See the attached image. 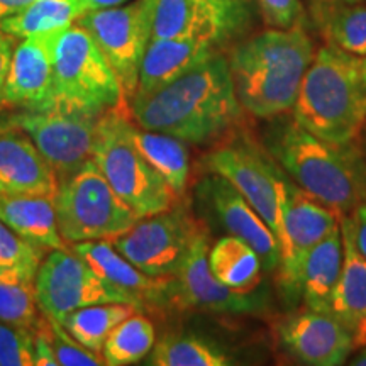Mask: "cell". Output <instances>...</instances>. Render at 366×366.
Listing matches in <instances>:
<instances>
[{"mask_svg": "<svg viewBox=\"0 0 366 366\" xmlns=\"http://www.w3.org/2000/svg\"><path fill=\"white\" fill-rule=\"evenodd\" d=\"M268 153L295 185L347 216L366 200V153L356 143H332L292 119L273 127Z\"/></svg>", "mask_w": 366, "mask_h": 366, "instance_id": "cell-3", "label": "cell"}, {"mask_svg": "<svg viewBox=\"0 0 366 366\" xmlns=\"http://www.w3.org/2000/svg\"><path fill=\"white\" fill-rule=\"evenodd\" d=\"M254 4L267 27L288 29L304 22L300 0H254Z\"/></svg>", "mask_w": 366, "mask_h": 366, "instance_id": "cell-36", "label": "cell"}, {"mask_svg": "<svg viewBox=\"0 0 366 366\" xmlns=\"http://www.w3.org/2000/svg\"><path fill=\"white\" fill-rule=\"evenodd\" d=\"M314 53L304 22L288 29L268 27L237 43L227 61L242 109L259 119L292 111Z\"/></svg>", "mask_w": 366, "mask_h": 366, "instance_id": "cell-2", "label": "cell"}, {"mask_svg": "<svg viewBox=\"0 0 366 366\" xmlns=\"http://www.w3.org/2000/svg\"><path fill=\"white\" fill-rule=\"evenodd\" d=\"M363 136H365V148H366V127H365V131H363Z\"/></svg>", "mask_w": 366, "mask_h": 366, "instance_id": "cell-43", "label": "cell"}, {"mask_svg": "<svg viewBox=\"0 0 366 366\" xmlns=\"http://www.w3.org/2000/svg\"><path fill=\"white\" fill-rule=\"evenodd\" d=\"M314 19L327 43L342 51L366 56V4L345 2L312 9Z\"/></svg>", "mask_w": 366, "mask_h": 366, "instance_id": "cell-30", "label": "cell"}, {"mask_svg": "<svg viewBox=\"0 0 366 366\" xmlns=\"http://www.w3.org/2000/svg\"><path fill=\"white\" fill-rule=\"evenodd\" d=\"M232 361L217 345L192 334H168L154 342L151 366H227Z\"/></svg>", "mask_w": 366, "mask_h": 366, "instance_id": "cell-31", "label": "cell"}, {"mask_svg": "<svg viewBox=\"0 0 366 366\" xmlns=\"http://www.w3.org/2000/svg\"><path fill=\"white\" fill-rule=\"evenodd\" d=\"M86 12L85 0H34L21 12L0 21V27L16 39H24L70 27Z\"/></svg>", "mask_w": 366, "mask_h": 366, "instance_id": "cell-27", "label": "cell"}, {"mask_svg": "<svg viewBox=\"0 0 366 366\" xmlns=\"http://www.w3.org/2000/svg\"><path fill=\"white\" fill-rule=\"evenodd\" d=\"M209 268L219 282L244 294L258 290L264 272L262 258L248 242L229 234L209 248Z\"/></svg>", "mask_w": 366, "mask_h": 366, "instance_id": "cell-26", "label": "cell"}, {"mask_svg": "<svg viewBox=\"0 0 366 366\" xmlns=\"http://www.w3.org/2000/svg\"><path fill=\"white\" fill-rule=\"evenodd\" d=\"M126 132L141 157L158 172L170 189L178 197L185 194L190 175V157L185 141L164 132L144 129L132 121L131 114L126 117Z\"/></svg>", "mask_w": 366, "mask_h": 366, "instance_id": "cell-25", "label": "cell"}, {"mask_svg": "<svg viewBox=\"0 0 366 366\" xmlns=\"http://www.w3.org/2000/svg\"><path fill=\"white\" fill-rule=\"evenodd\" d=\"M253 0H157L153 39H194L221 48L253 22Z\"/></svg>", "mask_w": 366, "mask_h": 366, "instance_id": "cell-13", "label": "cell"}, {"mask_svg": "<svg viewBox=\"0 0 366 366\" xmlns=\"http://www.w3.org/2000/svg\"><path fill=\"white\" fill-rule=\"evenodd\" d=\"M207 231L187 205L139 219L124 234L109 242L126 259L151 277H173L197 237Z\"/></svg>", "mask_w": 366, "mask_h": 366, "instance_id": "cell-10", "label": "cell"}, {"mask_svg": "<svg viewBox=\"0 0 366 366\" xmlns=\"http://www.w3.org/2000/svg\"><path fill=\"white\" fill-rule=\"evenodd\" d=\"M345 263L341 226L315 244L305 258L300 277V294L309 309L332 314V302Z\"/></svg>", "mask_w": 366, "mask_h": 366, "instance_id": "cell-23", "label": "cell"}, {"mask_svg": "<svg viewBox=\"0 0 366 366\" xmlns=\"http://www.w3.org/2000/svg\"><path fill=\"white\" fill-rule=\"evenodd\" d=\"M347 224H350L356 249L366 258V200L355 207L351 216H347Z\"/></svg>", "mask_w": 366, "mask_h": 366, "instance_id": "cell-37", "label": "cell"}, {"mask_svg": "<svg viewBox=\"0 0 366 366\" xmlns=\"http://www.w3.org/2000/svg\"><path fill=\"white\" fill-rule=\"evenodd\" d=\"M217 51L219 48L204 41L151 39L141 61L134 97L162 89Z\"/></svg>", "mask_w": 366, "mask_h": 366, "instance_id": "cell-21", "label": "cell"}, {"mask_svg": "<svg viewBox=\"0 0 366 366\" xmlns=\"http://www.w3.org/2000/svg\"><path fill=\"white\" fill-rule=\"evenodd\" d=\"M129 112L137 126L190 144L221 139L244 116L229 61L219 51L162 89L132 99Z\"/></svg>", "mask_w": 366, "mask_h": 366, "instance_id": "cell-1", "label": "cell"}, {"mask_svg": "<svg viewBox=\"0 0 366 366\" xmlns=\"http://www.w3.org/2000/svg\"><path fill=\"white\" fill-rule=\"evenodd\" d=\"M44 249L22 239L0 219V268H19L38 273Z\"/></svg>", "mask_w": 366, "mask_h": 366, "instance_id": "cell-33", "label": "cell"}, {"mask_svg": "<svg viewBox=\"0 0 366 366\" xmlns=\"http://www.w3.org/2000/svg\"><path fill=\"white\" fill-rule=\"evenodd\" d=\"M340 226V214L315 199L288 178V197L283 210L280 264L277 285L283 302L294 307L302 299L300 277L305 258L315 244Z\"/></svg>", "mask_w": 366, "mask_h": 366, "instance_id": "cell-12", "label": "cell"}, {"mask_svg": "<svg viewBox=\"0 0 366 366\" xmlns=\"http://www.w3.org/2000/svg\"><path fill=\"white\" fill-rule=\"evenodd\" d=\"M297 124L332 143H356L366 127V56L326 44L314 53L292 107Z\"/></svg>", "mask_w": 366, "mask_h": 366, "instance_id": "cell-4", "label": "cell"}, {"mask_svg": "<svg viewBox=\"0 0 366 366\" xmlns=\"http://www.w3.org/2000/svg\"><path fill=\"white\" fill-rule=\"evenodd\" d=\"M0 366H36L34 334L0 320Z\"/></svg>", "mask_w": 366, "mask_h": 366, "instance_id": "cell-35", "label": "cell"}, {"mask_svg": "<svg viewBox=\"0 0 366 366\" xmlns=\"http://www.w3.org/2000/svg\"><path fill=\"white\" fill-rule=\"evenodd\" d=\"M49 340L56 356L58 365L61 366H102L105 361L102 355L94 353L81 346L70 332L63 327L58 319L49 317Z\"/></svg>", "mask_w": 366, "mask_h": 366, "instance_id": "cell-34", "label": "cell"}, {"mask_svg": "<svg viewBox=\"0 0 366 366\" xmlns=\"http://www.w3.org/2000/svg\"><path fill=\"white\" fill-rule=\"evenodd\" d=\"M345 263L332 302V315L350 331L355 350L366 346V258L356 249L347 216H340Z\"/></svg>", "mask_w": 366, "mask_h": 366, "instance_id": "cell-22", "label": "cell"}, {"mask_svg": "<svg viewBox=\"0 0 366 366\" xmlns=\"http://www.w3.org/2000/svg\"><path fill=\"white\" fill-rule=\"evenodd\" d=\"M157 331L146 315L136 312L114 327L104 342L102 358L109 366L136 365L149 356Z\"/></svg>", "mask_w": 366, "mask_h": 366, "instance_id": "cell-32", "label": "cell"}, {"mask_svg": "<svg viewBox=\"0 0 366 366\" xmlns=\"http://www.w3.org/2000/svg\"><path fill=\"white\" fill-rule=\"evenodd\" d=\"M351 363H353L355 366H366V346L361 347V351L355 356Z\"/></svg>", "mask_w": 366, "mask_h": 366, "instance_id": "cell-42", "label": "cell"}, {"mask_svg": "<svg viewBox=\"0 0 366 366\" xmlns=\"http://www.w3.org/2000/svg\"><path fill=\"white\" fill-rule=\"evenodd\" d=\"M129 0H85L89 11H95V9H107V7H117L122 4H127Z\"/></svg>", "mask_w": 366, "mask_h": 366, "instance_id": "cell-40", "label": "cell"}, {"mask_svg": "<svg viewBox=\"0 0 366 366\" xmlns=\"http://www.w3.org/2000/svg\"><path fill=\"white\" fill-rule=\"evenodd\" d=\"M36 295L46 315L61 320L71 310L104 302L132 304L73 249H51L36 273ZM134 305V304H132Z\"/></svg>", "mask_w": 366, "mask_h": 366, "instance_id": "cell-14", "label": "cell"}, {"mask_svg": "<svg viewBox=\"0 0 366 366\" xmlns=\"http://www.w3.org/2000/svg\"><path fill=\"white\" fill-rule=\"evenodd\" d=\"M71 249L80 254L104 280H107L139 310L149 307L163 309L172 305V277H151L136 268L109 241H85L71 244Z\"/></svg>", "mask_w": 366, "mask_h": 366, "instance_id": "cell-19", "label": "cell"}, {"mask_svg": "<svg viewBox=\"0 0 366 366\" xmlns=\"http://www.w3.org/2000/svg\"><path fill=\"white\" fill-rule=\"evenodd\" d=\"M44 319L36 295V274L0 268V320L36 332Z\"/></svg>", "mask_w": 366, "mask_h": 366, "instance_id": "cell-28", "label": "cell"}, {"mask_svg": "<svg viewBox=\"0 0 366 366\" xmlns=\"http://www.w3.org/2000/svg\"><path fill=\"white\" fill-rule=\"evenodd\" d=\"M0 219L41 249H70L58 231L54 197L0 194Z\"/></svg>", "mask_w": 366, "mask_h": 366, "instance_id": "cell-24", "label": "cell"}, {"mask_svg": "<svg viewBox=\"0 0 366 366\" xmlns=\"http://www.w3.org/2000/svg\"><path fill=\"white\" fill-rule=\"evenodd\" d=\"M310 2H312V9H320V7H329V6H334V4L360 2V0H310Z\"/></svg>", "mask_w": 366, "mask_h": 366, "instance_id": "cell-41", "label": "cell"}, {"mask_svg": "<svg viewBox=\"0 0 366 366\" xmlns=\"http://www.w3.org/2000/svg\"><path fill=\"white\" fill-rule=\"evenodd\" d=\"M154 4L157 0H134L117 7L95 9L76 21L111 63L127 105L136 94L141 61L153 39Z\"/></svg>", "mask_w": 366, "mask_h": 366, "instance_id": "cell-9", "label": "cell"}, {"mask_svg": "<svg viewBox=\"0 0 366 366\" xmlns=\"http://www.w3.org/2000/svg\"><path fill=\"white\" fill-rule=\"evenodd\" d=\"M61 33L34 34L16 46L4 86V109H44L53 102L54 54Z\"/></svg>", "mask_w": 366, "mask_h": 366, "instance_id": "cell-16", "label": "cell"}, {"mask_svg": "<svg viewBox=\"0 0 366 366\" xmlns=\"http://www.w3.org/2000/svg\"><path fill=\"white\" fill-rule=\"evenodd\" d=\"M209 232L197 237L172 277V307L217 314H256L268 307L267 292H236L217 280L209 268Z\"/></svg>", "mask_w": 366, "mask_h": 366, "instance_id": "cell-15", "label": "cell"}, {"mask_svg": "<svg viewBox=\"0 0 366 366\" xmlns=\"http://www.w3.org/2000/svg\"><path fill=\"white\" fill-rule=\"evenodd\" d=\"M54 212L58 231L66 244L109 241L124 234L139 221L109 185L94 159L58 183Z\"/></svg>", "mask_w": 366, "mask_h": 366, "instance_id": "cell-7", "label": "cell"}, {"mask_svg": "<svg viewBox=\"0 0 366 366\" xmlns=\"http://www.w3.org/2000/svg\"><path fill=\"white\" fill-rule=\"evenodd\" d=\"M199 197L229 236L246 241L258 253L264 272L272 273L278 268L282 256L280 242L263 217L231 182L212 173L200 182Z\"/></svg>", "mask_w": 366, "mask_h": 366, "instance_id": "cell-17", "label": "cell"}, {"mask_svg": "<svg viewBox=\"0 0 366 366\" xmlns=\"http://www.w3.org/2000/svg\"><path fill=\"white\" fill-rule=\"evenodd\" d=\"M34 0H0V21L6 19L9 16L21 12L22 9H26L29 4H33Z\"/></svg>", "mask_w": 366, "mask_h": 366, "instance_id": "cell-39", "label": "cell"}, {"mask_svg": "<svg viewBox=\"0 0 366 366\" xmlns=\"http://www.w3.org/2000/svg\"><path fill=\"white\" fill-rule=\"evenodd\" d=\"M136 312H139V309L132 304L104 302L71 310L59 322L81 346L102 355L104 342L114 327Z\"/></svg>", "mask_w": 366, "mask_h": 366, "instance_id": "cell-29", "label": "cell"}, {"mask_svg": "<svg viewBox=\"0 0 366 366\" xmlns=\"http://www.w3.org/2000/svg\"><path fill=\"white\" fill-rule=\"evenodd\" d=\"M277 334L283 350L302 365L337 366L355 350L353 337L340 320L309 307L285 315Z\"/></svg>", "mask_w": 366, "mask_h": 366, "instance_id": "cell-18", "label": "cell"}, {"mask_svg": "<svg viewBox=\"0 0 366 366\" xmlns=\"http://www.w3.org/2000/svg\"><path fill=\"white\" fill-rule=\"evenodd\" d=\"M58 178L38 146L14 122H0V194L54 197Z\"/></svg>", "mask_w": 366, "mask_h": 366, "instance_id": "cell-20", "label": "cell"}, {"mask_svg": "<svg viewBox=\"0 0 366 366\" xmlns=\"http://www.w3.org/2000/svg\"><path fill=\"white\" fill-rule=\"evenodd\" d=\"M7 119L34 141L53 168L58 183L94 159V141L100 117L49 104L44 109H17Z\"/></svg>", "mask_w": 366, "mask_h": 366, "instance_id": "cell-11", "label": "cell"}, {"mask_svg": "<svg viewBox=\"0 0 366 366\" xmlns=\"http://www.w3.org/2000/svg\"><path fill=\"white\" fill-rule=\"evenodd\" d=\"M51 104L94 117L129 109L111 63L80 24L63 29L58 39Z\"/></svg>", "mask_w": 366, "mask_h": 366, "instance_id": "cell-5", "label": "cell"}, {"mask_svg": "<svg viewBox=\"0 0 366 366\" xmlns=\"http://www.w3.org/2000/svg\"><path fill=\"white\" fill-rule=\"evenodd\" d=\"M14 49H16V38L11 34H7L6 31L0 27V111H4L2 107L4 86H6V81H7Z\"/></svg>", "mask_w": 366, "mask_h": 366, "instance_id": "cell-38", "label": "cell"}, {"mask_svg": "<svg viewBox=\"0 0 366 366\" xmlns=\"http://www.w3.org/2000/svg\"><path fill=\"white\" fill-rule=\"evenodd\" d=\"M129 114L127 107H119L99 119L94 162L114 192L143 219L172 209L178 195L131 143L126 132Z\"/></svg>", "mask_w": 366, "mask_h": 366, "instance_id": "cell-6", "label": "cell"}, {"mask_svg": "<svg viewBox=\"0 0 366 366\" xmlns=\"http://www.w3.org/2000/svg\"><path fill=\"white\" fill-rule=\"evenodd\" d=\"M205 167L236 187L280 242L288 177L272 154L264 153L249 139H239L210 151L205 157Z\"/></svg>", "mask_w": 366, "mask_h": 366, "instance_id": "cell-8", "label": "cell"}]
</instances>
